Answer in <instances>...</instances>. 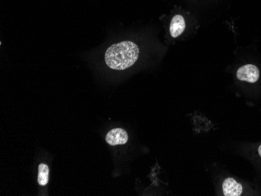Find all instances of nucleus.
Wrapping results in <instances>:
<instances>
[{"label": "nucleus", "mask_w": 261, "mask_h": 196, "mask_svg": "<svg viewBox=\"0 0 261 196\" xmlns=\"http://www.w3.org/2000/svg\"><path fill=\"white\" fill-rule=\"evenodd\" d=\"M49 174L50 169L46 164H41L39 166V173H38V183L39 186H46L49 182Z\"/></svg>", "instance_id": "nucleus-6"}, {"label": "nucleus", "mask_w": 261, "mask_h": 196, "mask_svg": "<svg viewBox=\"0 0 261 196\" xmlns=\"http://www.w3.org/2000/svg\"><path fill=\"white\" fill-rule=\"evenodd\" d=\"M186 24L184 17L181 15L177 14L172 18L170 24V33L174 38H177L184 32Z\"/></svg>", "instance_id": "nucleus-5"}, {"label": "nucleus", "mask_w": 261, "mask_h": 196, "mask_svg": "<svg viewBox=\"0 0 261 196\" xmlns=\"http://www.w3.org/2000/svg\"><path fill=\"white\" fill-rule=\"evenodd\" d=\"M106 141L109 145H124L128 141V133L122 128H113L106 134Z\"/></svg>", "instance_id": "nucleus-4"}, {"label": "nucleus", "mask_w": 261, "mask_h": 196, "mask_svg": "<svg viewBox=\"0 0 261 196\" xmlns=\"http://www.w3.org/2000/svg\"><path fill=\"white\" fill-rule=\"evenodd\" d=\"M222 193L225 196H243L247 193V188L236 178L228 177L223 181Z\"/></svg>", "instance_id": "nucleus-2"}, {"label": "nucleus", "mask_w": 261, "mask_h": 196, "mask_svg": "<svg viewBox=\"0 0 261 196\" xmlns=\"http://www.w3.org/2000/svg\"><path fill=\"white\" fill-rule=\"evenodd\" d=\"M236 77L239 81L249 83H255L260 78V71L254 64H246L239 67L236 73Z\"/></svg>", "instance_id": "nucleus-3"}, {"label": "nucleus", "mask_w": 261, "mask_h": 196, "mask_svg": "<svg viewBox=\"0 0 261 196\" xmlns=\"http://www.w3.org/2000/svg\"><path fill=\"white\" fill-rule=\"evenodd\" d=\"M139 46L131 41L113 44L105 53V62L110 69L123 71L132 67L139 58Z\"/></svg>", "instance_id": "nucleus-1"}]
</instances>
